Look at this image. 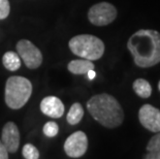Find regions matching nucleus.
I'll list each match as a JSON object with an SVG mask.
<instances>
[{
    "mask_svg": "<svg viewBox=\"0 0 160 159\" xmlns=\"http://www.w3.org/2000/svg\"><path fill=\"white\" fill-rule=\"evenodd\" d=\"M22 154H23V157L26 159L39 158V152L32 144H26L25 146L23 147Z\"/></svg>",
    "mask_w": 160,
    "mask_h": 159,
    "instance_id": "16",
    "label": "nucleus"
},
{
    "mask_svg": "<svg viewBox=\"0 0 160 159\" xmlns=\"http://www.w3.org/2000/svg\"><path fill=\"white\" fill-rule=\"evenodd\" d=\"M17 51L20 58L29 69H36L42 63V55L39 49L31 42L21 39L17 43Z\"/></svg>",
    "mask_w": 160,
    "mask_h": 159,
    "instance_id": "6",
    "label": "nucleus"
},
{
    "mask_svg": "<svg viewBox=\"0 0 160 159\" xmlns=\"http://www.w3.org/2000/svg\"><path fill=\"white\" fill-rule=\"evenodd\" d=\"M32 94V84L26 77L13 76L5 83L4 100L6 106L12 110L23 107Z\"/></svg>",
    "mask_w": 160,
    "mask_h": 159,
    "instance_id": "3",
    "label": "nucleus"
},
{
    "mask_svg": "<svg viewBox=\"0 0 160 159\" xmlns=\"http://www.w3.org/2000/svg\"><path fill=\"white\" fill-rule=\"evenodd\" d=\"M8 151L6 150L2 142H0V159H8Z\"/></svg>",
    "mask_w": 160,
    "mask_h": 159,
    "instance_id": "19",
    "label": "nucleus"
},
{
    "mask_svg": "<svg viewBox=\"0 0 160 159\" xmlns=\"http://www.w3.org/2000/svg\"><path fill=\"white\" fill-rule=\"evenodd\" d=\"M88 149V138L83 131H76L66 138L64 143V151L71 158H80L86 153Z\"/></svg>",
    "mask_w": 160,
    "mask_h": 159,
    "instance_id": "7",
    "label": "nucleus"
},
{
    "mask_svg": "<svg viewBox=\"0 0 160 159\" xmlns=\"http://www.w3.org/2000/svg\"><path fill=\"white\" fill-rule=\"evenodd\" d=\"M138 120L151 132L160 131V111L151 104H144L138 111Z\"/></svg>",
    "mask_w": 160,
    "mask_h": 159,
    "instance_id": "8",
    "label": "nucleus"
},
{
    "mask_svg": "<svg viewBox=\"0 0 160 159\" xmlns=\"http://www.w3.org/2000/svg\"><path fill=\"white\" fill-rule=\"evenodd\" d=\"M1 142L8 151L15 153L20 146V131L18 126L13 122H8L3 126L1 133Z\"/></svg>",
    "mask_w": 160,
    "mask_h": 159,
    "instance_id": "9",
    "label": "nucleus"
},
{
    "mask_svg": "<svg viewBox=\"0 0 160 159\" xmlns=\"http://www.w3.org/2000/svg\"><path fill=\"white\" fill-rule=\"evenodd\" d=\"M87 76H88V79L90 80H93L95 77H96V72H94V69H91L89 72H87Z\"/></svg>",
    "mask_w": 160,
    "mask_h": 159,
    "instance_id": "20",
    "label": "nucleus"
},
{
    "mask_svg": "<svg viewBox=\"0 0 160 159\" xmlns=\"http://www.w3.org/2000/svg\"><path fill=\"white\" fill-rule=\"evenodd\" d=\"M117 18V8L108 2H99L91 6L88 20L95 26H107Z\"/></svg>",
    "mask_w": 160,
    "mask_h": 159,
    "instance_id": "5",
    "label": "nucleus"
},
{
    "mask_svg": "<svg viewBox=\"0 0 160 159\" xmlns=\"http://www.w3.org/2000/svg\"><path fill=\"white\" fill-rule=\"evenodd\" d=\"M87 110L98 123L107 128L119 127L123 123V109L110 94L101 93L92 96L87 102Z\"/></svg>",
    "mask_w": 160,
    "mask_h": 159,
    "instance_id": "2",
    "label": "nucleus"
},
{
    "mask_svg": "<svg viewBox=\"0 0 160 159\" xmlns=\"http://www.w3.org/2000/svg\"><path fill=\"white\" fill-rule=\"evenodd\" d=\"M69 49L81 58L98 60L104 53V43L100 38L91 34H80L72 37L68 42Z\"/></svg>",
    "mask_w": 160,
    "mask_h": 159,
    "instance_id": "4",
    "label": "nucleus"
},
{
    "mask_svg": "<svg viewBox=\"0 0 160 159\" xmlns=\"http://www.w3.org/2000/svg\"><path fill=\"white\" fill-rule=\"evenodd\" d=\"M127 48L138 67L149 68L160 63V33L156 30H138L129 37Z\"/></svg>",
    "mask_w": 160,
    "mask_h": 159,
    "instance_id": "1",
    "label": "nucleus"
},
{
    "mask_svg": "<svg viewBox=\"0 0 160 159\" xmlns=\"http://www.w3.org/2000/svg\"><path fill=\"white\" fill-rule=\"evenodd\" d=\"M84 117V110L83 107L81 106V103L76 102L70 107V109L67 114V122L70 125H76L79 122H81V120Z\"/></svg>",
    "mask_w": 160,
    "mask_h": 159,
    "instance_id": "15",
    "label": "nucleus"
},
{
    "mask_svg": "<svg viewBox=\"0 0 160 159\" xmlns=\"http://www.w3.org/2000/svg\"><path fill=\"white\" fill-rule=\"evenodd\" d=\"M43 134L48 137H56L59 132V126L56 122L54 121H50V122H47L43 126Z\"/></svg>",
    "mask_w": 160,
    "mask_h": 159,
    "instance_id": "17",
    "label": "nucleus"
},
{
    "mask_svg": "<svg viewBox=\"0 0 160 159\" xmlns=\"http://www.w3.org/2000/svg\"><path fill=\"white\" fill-rule=\"evenodd\" d=\"M11 12V5L8 0H0V20H4Z\"/></svg>",
    "mask_w": 160,
    "mask_h": 159,
    "instance_id": "18",
    "label": "nucleus"
},
{
    "mask_svg": "<svg viewBox=\"0 0 160 159\" xmlns=\"http://www.w3.org/2000/svg\"><path fill=\"white\" fill-rule=\"evenodd\" d=\"M94 64L92 63L91 60L87 59H79V60H72L68 63L67 68L73 74H85L89 70L94 69Z\"/></svg>",
    "mask_w": 160,
    "mask_h": 159,
    "instance_id": "11",
    "label": "nucleus"
},
{
    "mask_svg": "<svg viewBox=\"0 0 160 159\" xmlns=\"http://www.w3.org/2000/svg\"><path fill=\"white\" fill-rule=\"evenodd\" d=\"M147 151V155L144 156L145 159H160V131L150 138Z\"/></svg>",
    "mask_w": 160,
    "mask_h": 159,
    "instance_id": "12",
    "label": "nucleus"
},
{
    "mask_svg": "<svg viewBox=\"0 0 160 159\" xmlns=\"http://www.w3.org/2000/svg\"><path fill=\"white\" fill-rule=\"evenodd\" d=\"M158 89H159V91H160V81H159V83H158Z\"/></svg>",
    "mask_w": 160,
    "mask_h": 159,
    "instance_id": "21",
    "label": "nucleus"
},
{
    "mask_svg": "<svg viewBox=\"0 0 160 159\" xmlns=\"http://www.w3.org/2000/svg\"><path fill=\"white\" fill-rule=\"evenodd\" d=\"M2 63L4 67L8 70L11 72H16L21 66V58L19 54H16L15 52H6L2 57Z\"/></svg>",
    "mask_w": 160,
    "mask_h": 159,
    "instance_id": "13",
    "label": "nucleus"
},
{
    "mask_svg": "<svg viewBox=\"0 0 160 159\" xmlns=\"http://www.w3.org/2000/svg\"><path fill=\"white\" fill-rule=\"evenodd\" d=\"M132 88L135 94L142 98H148L152 94V87L145 79H137L132 84Z\"/></svg>",
    "mask_w": 160,
    "mask_h": 159,
    "instance_id": "14",
    "label": "nucleus"
},
{
    "mask_svg": "<svg viewBox=\"0 0 160 159\" xmlns=\"http://www.w3.org/2000/svg\"><path fill=\"white\" fill-rule=\"evenodd\" d=\"M40 111L46 116L57 119L64 114V104L56 96H47L40 102Z\"/></svg>",
    "mask_w": 160,
    "mask_h": 159,
    "instance_id": "10",
    "label": "nucleus"
}]
</instances>
